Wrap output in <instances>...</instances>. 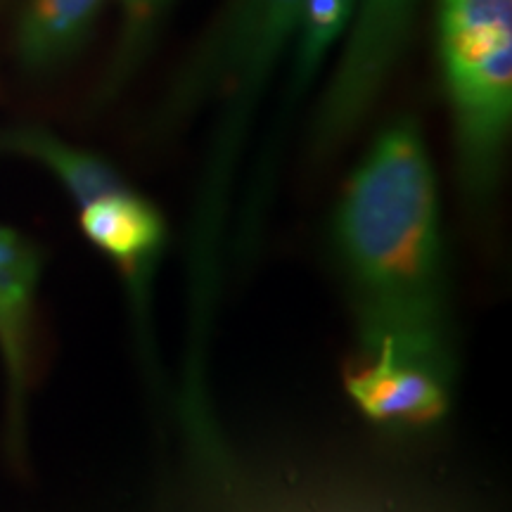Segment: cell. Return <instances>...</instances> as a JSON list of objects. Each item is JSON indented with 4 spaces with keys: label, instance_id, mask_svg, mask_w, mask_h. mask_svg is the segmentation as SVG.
<instances>
[{
    "label": "cell",
    "instance_id": "obj_1",
    "mask_svg": "<svg viewBox=\"0 0 512 512\" xmlns=\"http://www.w3.org/2000/svg\"><path fill=\"white\" fill-rule=\"evenodd\" d=\"M332 242L361 356L394 351L456 380V320L437 169L420 121L382 126L344 183Z\"/></svg>",
    "mask_w": 512,
    "mask_h": 512
},
{
    "label": "cell",
    "instance_id": "obj_2",
    "mask_svg": "<svg viewBox=\"0 0 512 512\" xmlns=\"http://www.w3.org/2000/svg\"><path fill=\"white\" fill-rule=\"evenodd\" d=\"M302 0H256L247 27L223 50L200 86L195 112L219 102L188 245V318L181 389L209 387V347L223 290V245L235 174L275 69L292 46Z\"/></svg>",
    "mask_w": 512,
    "mask_h": 512
},
{
    "label": "cell",
    "instance_id": "obj_3",
    "mask_svg": "<svg viewBox=\"0 0 512 512\" xmlns=\"http://www.w3.org/2000/svg\"><path fill=\"white\" fill-rule=\"evenodd\" d=\"M437 50L460 192L486 211L512 128V0H437Z\"/></svg>",
    "mask_w": 512,
    "mask_h": 512
},
{
    "label": "cell",
    "instance_id": "obj_4",
    "mask_svg": "<svg viewBox=\"0 0 512 512\" xmlns=\"http://www.w3.org/2000/svg\"><path fill=\"white\" fill-rule=\"evenodd\" d=\"M420 0H356L344 48L309 131L313 159L337 155L366 124L411 43Z\"/></svg>",
    "mask_w": 512,
    "mask_h": 512
},
{
    "label": "cell",
    "instance_id": "obj_5",
    "mask_svg": "<svg viewBox=\"0 0 512 512\" xmlns=\"http://www.w3.org/2000/svg\"><path fill=\"white\" fill-rule=\"evenodd\" d=\"M79 226L86 240L119 271L136 320L138 342L143 344V356L147 358V370L155 373L159 366L152 335V294L169 240L164 214L128 185L83 204Z\"/></svg>",
    "mask_w": 512,
    "mask_h": 512
},
{
    "label": "cell",
    "instance_id": "obj_6",
    "mask_svg": "<svg viewBox=\"0 0 512 512\" xmlns=\"http://www.w3.org/2000/svg\"><path fill=\"white\" fill-rule=\"evenodd\" d=\"M453 382L394 351L377 349L344 377V392L356 411L377 427L394 432L427 430L451 411Z\"/></svg>",
    "mask_w": 512,
    "mask_h": 512
},
{
    "label": "cell",
    "instance_id": "obj_7",
    "mask_svg": "<svg viewBox=\"0 0 512 512\" xmlns=\"http://www.w3.org/2000/svg\"><path fill=\"white\" fill-rule=\"evenodd\" d=\"M43 261L17 230L0 226V356L8 377L10 430L24 425L31 373V325Z\"/></svg>",
    "mask_w": 512,
    "mask_h": 512
},
{
    "label": "cell",
    "instance_id": "obj_8",
    "mask_svg": "<svg viewBox=\"0 0 512 512\" xmlns=\"http://www.w3.org/2000/svg\"><path fill=\"white\" fill-rule=\"evenodd\" d=\"M0 155L34 159L46 166L79 209L102 195L128 188L126 178L107 159L57 138L46 128L22 126L0 133Z\"/></svg>",
    "mask_w": 512,
    "mask_h": 512
},
{
    "label": "cell",
    "instance_id": "obj_9",
    "mask_svg": "<svg viewBox=\"0 0 512 512\" xmlns=\"http://www.w3.org/2000/svg\"><path fill=\"white\" fill-rule=\"evenodd\" d=\"M105 0H29L17 24V57L29 72H50L83 46Z\"/></svg>",
    "mask_w": 512,
    "mask_h": 512
},
{
    "label": "cell",
    "instance_id": "obj_10",
    "mask_svg": "<svg viewBox=\"0 0 512 512\" xmlns=\"http://www.w3.org/2000/svg\"><path fill=\"white\" fill-rule=\"evenodd\" d=\"M356 0H302L292 38V74L287 86V110H294L309 93L332 48L347 36Z\"/></svg>",
    "mask_w": 512,
    "mask_h": 512
},
{
    "label": "cell",
    "instance_id": "obj_11",
    "mask_svg": "<svg viewBox=\"0 0 512 512\" xmlns=\"http://www.w3.org/2000/svg\"><path fill=\"white\" fill-rule=\"evenodd\" d=\"M174 0H119L121 29L117 50H114L110 72H107L105 91L114 95L126 86L128 79L145 62L159 31V24Z\"/></svg>",
    "mask_w": 512,
    "mask_h": 512
}]
</instances>
